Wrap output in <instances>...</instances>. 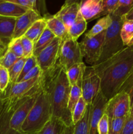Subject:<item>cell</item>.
Segmentation results:
<instances>
[{
  "label": "cell",
  "instance_id": "6da1fadb",
  "mask_svg": "<svg viewBox=\"0 0 133 134\" xmlns=\"http://www.w3.org/2000/svg\"><path fill=\"white\" fill-rule=\"evenodd\" d=\"M133 66V49L125 48L100 64L91 66L100 79V92L107 100L119 92Z\"/></svg>",
  "mask_w": 133,
  "mask_h": 134
},
{
  "label": "cell",
  "instance_id": "7a4b0ae2",
  "mask_svg": "<svg viewBox=\"0 0 133 134\" xmlns=\"http://www.w3.org/2000/svg\"><path fill=\"white\" fill-rule=\"evenodd\" d=\"M40 81L49 94L52 116L61 120L66 127L72 126V114L68 109L71 86L66 71L57 62L50 70L42 72Z\"/></svg>",
  "mask_w": 133,
  "mask_h": 134
},
{
  "label": "cell",
  "instance_id": "3957f363",
  "mask_svg": "<svg viewBox=\"0 0 133 134\" xmlns=\"http://www.w3.org/2000/svg\"><path fill=\"white\" fill-rule=\"evenodd\" d=\"M41 86L35 104L22 126L21 131L23 134L38 133L52 117L49 94L42 84Z\"/></svg>",
  "mask_w": 133,
  "mask_h": 134
},
{
  "label": "cell",
  "instance_id": "277c9868",
  "mask_svg": "<svg viewBox=\"0 0 133 134\" xmlns=\"http://www.w3.org/2000/svg\"><path fill=\"white\" fill-rule=\"evenodd\" d=\"M110 16L112 19V24L106 31L101 54L96 64L112 57L125 47L121 37V29L124 22L123 18L115 14Z\"/></svg>",
  "mask_w": 133,
  "mask_h": 134
},
{
  "label": "cell",
  "instance_id": "5b68a950",
  "mask_svg": "<svg viewBox=\"0 0 133 134\" xmlns=\"http://www.w3.org/2000/svg\"><path fill=\"white\" fill-rule=\"evenodd\" d=\"M83 59L78 41L70 37L61 41L58 63L65 71L72 65L83 62Z\"/></svg>",
  "mask_w": 133,
  "mask_h": 134
},
{
  "label": "cell",
  "instance_id": "8992f818",
  "mask_svg": "<svg viewBox=\"0 0 133 134\" xmlns=\"http://www.w3.org/2000/svg\"><path fill=\"white\" fill-rule=\"evenodd\" d=\"M131 108V100L125 92H120L108 100L104 113L109 119L129 117Z\"/></svg>",
  "mask_w": 133,
  "mask_h": 134
},
{
  "label": "cell",
  "instance_id": "52a82bcc",
  "mask_svg": "<svg viewBox=\"0 0 133 134\" xmlns=\"http://www.w3.org/2000/svg\"><path fill=\"white\" fill-rule=\"evenodd\" d=\"M105 33L106 31H103L92 37H84L80 43L83 58L91 66L96 64L100 58Z\"/></svg>",
  "mask_w": 133,
  "mask_h": 134
},
{
  "label": "cell",
  "instance_id": "ba28073f",
  "mask_svg": "<svg viewBox=\"0 0 133 134\" xmlns=\"http://www.w3.org/2000/svg\"><path fill=\"white\" fill-rule=\"evenodd\" d=\"M61 39L55 37L53 40L37 56L38 66L42 72H46L52 69L58 62L59 57Z\"/></svg>",
  "mask_w": 133,
  "mask_h": 134
},
{
  "label": "cell",
  "instance_id": "9c48e42d",
  "mask_svg": "<svg viewBox=\"0 0 133 134\" xmlns=\"http://www.w3.org/2000/svg\"><path fill=\"white\" fill-rule=\"evenodd\" d=\"M30 96H31L19 99H13L4 96L1 93L2 98L0 103V134H5L9 130L10 119L14 113Z\"/></svg>",
  "mask_w": 133,
  "mask_h": 134
},
{
  "label": "cell",
  "instance_id": "30bf717a",
  "mask_svg": "<svg viewBox=\"0 0 133 134\" xmlns=\"http://www.w3.org/2000/svg\"><path fill=\"white\" fill-rule=\"evenodd\" d=\"M100 91V79L91 66L86 67L82 85V98L87 105H91Z\"/></svg>",
  "mask_w": 133,
  "mask_h": 134
},
{
  "label": "cell",
  "instance_id": "8fae6325",
  "mask_svg": "<svg viewBox=\"0 0 133 134\" xmlns=\"http://www.w3.org/2000/svg\"><path fill=\"white\" fill-rule=\"evenodd\" d=\"M41 91V90H40ZM40 93V92H39ZM39 93L29 97L18 109L15 111L12 116L10 121V128L22 132V126L26 118L28 116L30 111L33 107L39 95Z\"/></svg>",
  "mask_w": 133,
  "mask_h": 134
},
{
  "label": "cell",
  "instance_id": "7c38bea8",
  "mask_svg": "<svg viewBox=\"0 0 133 134\" xmlns=\"http://www.w3.org/2000/svg\"><path fill=\"white\" fill-rule=\"evenodd\" d=\"M107 100L101 92H99L94 102L91 105L89 124L88 134H97V127L100 118L104 114V107Z\"/></svg>",
  "mask_w": 133,
  "mask_h": 134
},
{
  "label": "cell",
  "instance_id": "4fadbf2b",
  "mask_svg": "<svg viewBox=\"0 0 133 134\" xmlns=\"http://www.w3.org/2000/svg\"><path fill=\"white\" fill-rule=\"evenodd\" d=\"M16 19L0 16V56L6 52L8 45L13 40Z\"/></svg>",
  "mask_w": 133,
  "mask_h": 134
},
{
  "label": "cell",
  "instance_id": "5bb4252c",
  "mask_svg": "<svg viewBox=\"0 0 133 134\" xmlns=\"http://www.w3.org/2000/svg\"><path fill=\"white\" fill-rule=\"evenodd\" d=\"M79 13L80 2L68 0L65 1L60 10L54 16L65 24L68 30L74 22Z\"/></svg>",
  "mask_w": 133,
  "mask_h": 134
},
{
  "label": "cell",
  "instance_id": "9a60e30c",
  "mask_svg": "<svg viewBox=\"0 0 133 134\" xmlns=\"http://www.w3.org/2000/svg\"><path fill=\"white\" fill-rule=\"evenodd\" d=\"M41 18H43L33 10H29L24 14L17 18L13 39H20L24 36L33 24Z\"/></svg>",
  "mask_w": 133,
  "mask_h": 134
},
{
  "label": "cell",
  "instance_id": "2e32d148",
  "mask_svg": "<svg viewBox=\"0 0 133 134\" xmlns=\"http://www.w3.org/2000/svg\"><path fill=\"white\" fill-rule=\"evenodd\" d=\"M102 11V0H85L80 1V13L86 22L96 19Z\"/></svg>",
  "mask_w": 133,
  "mask_h": 134
},
{
  "label": "cell",
  "instance_id": "e0dca14e",
  "mask_svg": "<svg viewBox=\"0 0 133 134\" xmlns=\"http://www.w3.org/2000/svg\"><path fill=\"white\" fill-rule=\"evenodd\" d=\"M29 10L9 0H0V16L18 18Z\"/></svg>",
  "mask_w": 133,
  "mask_h": 134
},
{
  "label": "cell",
  "instance_id": "ac0fdd59",
  "mask_svg": "<svg viewBox=\"0 0 133 134\" xmlns=\"http://www.w3.org/2000/svg\"><path fill=\"white\" fill-rule=\"evenodd\" d=\"M46 20L47 28L50 30L56 37L59 38L62 41L70 37L65 24L54 15L50 16L48 18H46Z\"/></svg>",
  "mask_w": 133,
  "mask_h": 134
},
{
  "label": "cell",
  "instance_id": "d6986e66",
  "mask_svg": "<svg viewBox=\"0 0 133 134\" xmlns=\"http://www.w3.org/2000/svg\"><path fill=\"white\" fill-rule=\"evenodd\" d=\"M46 28L47 24L46 18H41L33 24L24 36L30 39L35 44Z\"/></svg>",
  "mask_w": 133,
  "mask_h": 134
},
{
  "label": "cell",
  "instance_id": "ffe728a7",
  "mask_svg": "<svg viewBox=\"0 0 133 134\" xmlns=\"http://www.w3.org/2000/svg\"><path fill=\"white\" fill-rule=\"evenodd\" d=\"M87 28V22L83 18L80 13L77 15L74 22L68 30V34L70 37L77 41L78 38L84 33Z\"/></svg>",
  "mask_w": 133,
  "mask_h": 134
},
{
  "label": "cell",
  "instance_id": "44dd1931",
  "mask_svg": "<svg viewBox=\"0 0 133 134\" xmlns=\"http://www.w3.org/2000/svg\"><path fill=\"white\" fill-rule=\"evenodd\" d=\"M66 126L59 119L52 116L46 125L36 134H63Z\"/></svg>",
  "mask_w": 133,
  "mask_h": 134
},
{
  "label": "cell",
  "instance_id": "7402d4cb",
  "mask_svg": "<svg viewBox=\"0 0 133 134\" xmlns=\"http://www.w3.org/2000/svg\"><path fill=\"white\" fill-rule=\"evenodd\" d=\"M112 22V19L110 15L103 16L99 21H97V22L91 27V30L86 33L85 37H92L103 31H106L107 29L111 26Z\"/></svg>",
  "mask_w": 133,
  "mask_h": 134
},
{
  "label": "cell",
  "instance_id": "603a6c76",
  "mask_svg": "<svg viewBox=\"0 0 133 134\" xmlns=\"http://www.w3.org/2000/svg\"><path fill=\"white\" fill-rule=\"evenodd\" d=\"M55 37L56 36L53 35V33L50 30H48V28L46 29L41 36L38 39L37 41L34 44L33 56L35 57L38 56L39 53L43 49H44L53 40Z\"/></svg>",
  "mask_w": 133,
  "mask_h": 134
},
{
  "label": "cell",
  "instance_id": "cb8c5ba5",
  "mask_svg": "<svg viewBox=\"0 0 133 134\" xmlns=\"http://www.w3.org/2000/svg\"><path fill=\"white\" fill-rule=\"evenodd\" d=\"M86 69V65L84 63L82 62L72 65L66 71V74L70 86L76 85L78 80L83 77Z\"/></svg>",
  "mask_w": 133,
  "mask_h": 134
},
{
  "label": "cell",
  "instance_id": "d4e9b609",
  "mask_svg": "<svg viewBox=\"0 0 133 134\" xmlns=\"http://www.w3.org/2000/svg\"><path fill=\"white\" fill-rule=\"evenodd\" d=\"M91 105H87L86 113L77 124L74 125L73 134H88Z\"/></svg>",
  "mask_w": 133,
  "mask_h": 134
},
{
  "label": "cell",
  "instance_id": "484cf974",
  "mask_svg": "<svg viewBox=\"0 0 133 134\" xmlns=\"http://www.w3.org/2000/svg\"><path fill=\"white\" fill-rule=\"evenodd\" d=\"M121 37L125 47H129L133 41V20H124L121 29Z\"/></svg>",
  "mask_w": 133,
  "mask_h": 134
},
{
  "label": "cell",
  "instance_id": "4316f807",
  "mask_svg": "<svg viewBox=\"0 0 133 134\" xmlns=\"http://www.w3.org/2000/svg\"><path fill=\"white\" fill-rule=\"evenodd\" d=\"M25 58H21L18 59V61L13 65H12L9 69H8V72L9 75V79H10V85H14L17 82L18 77L22 72L23 65L26 61Z\"/></svg>",
  "mask_w": 133,
  "mask_h": 134
},
{
  "label": "cell",
  "instance_id": "83f0119b",
  "mask_svg": "<svg viewBox=\"0 0 133 134\" xmlns=\"http://www.w3.org/2000/svg\"><path fill=\"white\" fill-rule=\"evenodd\" d=\"M87 106V103L82 96L75 105L72 113V120L73 125H75L82 119L86 113Z\"/></svg>",
  "mask_w": 133,
  "mask_h": 134
},
{
  "label": "cell",
  "instance_id": "f1b7e54d",
  "mask_svg": "<svg viewBox=\"0 0 133 134\" xmlns=\"http://www.w3.org/2000/svg\"><path fill=\"white\" fill-rule=\"evenodd\" d=\"M82 96V87L78 86L77 85L71 86L70 95H69V103H68V109L71 114L74 107Z\"/></svg>",
  "mask_w": 133,
  "mask_h": 134
},
{
  "label": "cell",
  "instance_id": "f546056e",
  "mask_svg": "<svg viewBox=\"0 0 133 134\" xmlns=\"http://www.w3.org/2000/svg\"><path fill=\"white\" fill-rule=\"evenodd\" d=\"M18 58L11 51L7 50L6 52L0 56V65L6 69H9L18 60Z\"/></svg>",
  "mask_w": 133,
  "mask_h": 134
},
{
  "label": "cell",
  "instance_id": "4dcf8cb0",
  "mask_svg": "<svg viewBox=\"0 0 133 134\" xmlns=\"http://www.w3.org/2000/svg\"><path fill=\"white\" fill-rule=\"evenodd\" d=\"M127 117L110 119L109 134H121Z\"/></svg>",
  "mask_w": 133,
  "mask_h": 134
},
{
  "label": "cell",
  "instance_id": "1f68e13d",
  "mask_svg": "<svg viewBox=\"0 0 133 134\" xmlns=\"http://www.w3.org/2000/svg\"><path fill=\"white\" fill-rule=\"evenodd\" d=\"M133 7V0H119V5L112 14L123 17Z\"/></svg>",
  "mask_w": 133,
  "mask_h": 134
},
{
  "label": "cell",
  "instance_id": "d6a6232c",
  "mask_svg": "<svg viewBox=\"0 0 133 134\" xmlns=\"http://www.w3.org/2000/svg\"><path fill=\"white\" fill-rule=\"evenodd\" d=\"M119 5V0H102V11L100 16L111 15L113 14Z\"/></svg>",
  "mask_w": 133,
  "mask_h": 134
},
{
  "label": "cell",
  "instance_id": "836d02e7",
  "mask_svg": "<svg viewBox=\"0 0 133 134\" xmlns=\"http://www.w3.org/2000/svg\"><path fill=\"white\" fill-rule=\"evenodd\" d=\"M125 92L129 95L131 100V103L133 102V66L129 73V75L126 77V80L121 87L120 88L119 92ZM118 92V93H119Z\"/></svg>",
  "mask_w": 133,
  "mask_h": 134
},
{
  "label": "cell",
  "instance_id": "e575fe53",
  "mask_svg": "<svg viewBox=\"0 0 133 134\" xmlns=\"http://www.w3.org/2000/svg\"><path fill=\"white\" fill-rule=\"evenodd\" d=\"M37 65H38L37 62L36 58H35L33 55L31 56V57L26 59V62H25L24 65H23V69H22V72H21L20 75L16 82H20L22 80V79L26 75V74H27L31 69H33V68H35V66H37Z\"/></svg>",
  "mask_w": 133,
  "mask_h": 134
},
{
  "label": "cell",
  "instance_id": "d590c367",
  "mask_svg": "<svg viewBox=\"0 0 133 134\" xmlns=\"http://www.w3.org/2000/svg\"><path fill=\"white\" fill-rule=\"evenodd\" d=\"M7 50L11 51L18 58L23 57V51L20 39H13L8 45Z\"/></svg>",
  "mask_w": 133,
  "mask_h": 134
},
{
  "label": "cell",
  "instance_id": "8d00e7d4",
  "mask_svg": "<svg viewBox=\"0 0 133 134\" xmlns=\"http://www.w3.org/2000/svg\"><path fill=\"white\" fill-rule=\"evenodd\" d=\"M23 51V58H28L33 55L34 43L25 36L20 38Z\"/></svg>",
  "mask_w": 133,
  "mask_h": 134
},
{
  "label": "cell",
  "instance_id": "74e56055",
  "mask_svg": "<svg viewBox=\"0 0 133 134\" xmlns=\"http://www.w3.org/2000/svg\"><path fill=\"white\" fill-rule=\"evenodd\" d=\"M109 130L110 119L108 116L104 113L98 124V134H109Z\"/></svg>",
  "mask_w": 133,
  "mask_h": 134
},
{
  "label": "cell",
  "instance_id": "f35d334b",
  "mask_svg": "<svg viewBox=\"0 0 133 134\" xmlns=\"http://www.w3.org/2000/svg\"><path fill=\"white\" fill-rule=\"evenodd\" d=\"M10 83L8 69L0 65V89L1 92L7 88Z\"/></svg>",
  "mask_w": 133,
  "mask_h": 134
},
{
  "label": "cell",
  "instance_id": "ab89813d",
  "mask_svg": "<svg viewBox=\"0 0 133 134\" xmlns=\"http://www.w3.org/2000/svg\"><path fill=\"white\" fill-rule=\"evenodd\" d=\"M121 134H133V116L127 117Z\"/></svg>",
  "mask_w": 133,
  "mask_h": 134
},
{
  "label": "cell",
  "instance_id": "60d3db41",
  "mask_svg": "<svg viewBox=\"0 0 133 134\" xmlns=\"http://www.w3.org/2000/svg\"><path fill=\"white\" fill-rule=\"evenodd\" d=\"M41 69H40V68H39L38 65H37V66H35L33 69H31L27 74H26V75L22 79V80L21 81H29V80H31L32 79L35 78V77H39V76L41 75Z\"/></svg>",
  "mask_w": 133,
  "mask_h": 134
},
{
  "label": "cell",
  "instance_id": "b9f144b4",
  "mask_svg": "<svg viewBox=\"0 0 133 134\" xmlns=\"http://www.w3.org/2000/svg\"><path fill=\"white\" fill-rule=\"evenodd\" d=\"M123 18L124 20H133V7L126 15L123 17Z\"/></svg>",
  "mask_w": 133,
  "mask_h": 134
},
{
  "label": "cell",
  "instance_id": "7bdbcfd3",
  "mask_svg": "<svg viewBox=\"0 0 133 134\" xmlns=\"http://www.w3.org/2000/svg\"><path fill=\"white\" fill-rule=\"evenodd\" d=\"M73 131H74V125L68 127L66 126L63 134H73Z\"/></svg>",
  "mask_w": 133,
  "mask_h": 134
},
{
  "label": "cell",
  "instance_id": "ee69618b",
  "mask_svg": "<svg viewBox=\"0 0 133 134\" xmlns=\"http://www.w3.org/2000/svg\"><path fill=\"white\" fill-rule=\"evenodd\" d=\"M5 134H23L22 132H18V131L15 130L13 129V128H9V130L6 132Z\"/></svg>",
  "mask_w": 133,
  "mask_h": 134
},
{
  "label": "cell",
  "instance_id": "f6af8a7d",
  "mask_svg": "<svg viewBox=\"0 0 133 134\" xmlns=\"http://www.w3.org/2000/svg\"><path fill=\"white\" fill-rule=\"evenodd\" d=\"M129 116H133V102L131 103V108H130V115Z\"/></svg>",
  "mask_w": 133,
  "mask_h": 134
},
{
  "label": "cell",
  "instance_id": "bcb514c9",
  "mask_svg": "<svg viewBox=\"0 0 133 134\" xmlns=\"http://www.w3.org/2000/svg\"><path fill=\"white\" fill-rule=\"evenodd\" d=\"M129 47H131V48L133 49V41H132V43H130V46H129Z\"/></svg>",
  "mask_w": 133,
  "mask_h": 134
},
{
  "label": "cell",
  "instance_id": "7dc6e473",
  "mask_svg": "<svg viewBox=\"0 0 133 134\" xmlns=\"http://www.w3.org/2000/svg\"><path fill=\"white\" fill-rule=\"evenodd\" d=\"M1 98H2V97H1V94H0V103H1Z\"/></svg>",
  "mask_w": 133,
  "mask_h": 134
},
{
  "label": "cell",
  "instance_id": "c3c4849f",
  "mask_svg": "<svg viewBox=\"0 0 133 134\" xmlns=\"http://www.w3.org/2000/svg\"><path fill=\"white\" fill-rule=\"evenodd\" d=\"M1 89H0V94H1Z\"/></svg>",
  "mask_w": 133,
  "mask_h": 134
},
{
  "label": "cell",
  "instance_id": "681fc988",
  "mask_svg": "<svg viewBox=\"0 0 133 134\" xmlns=\"http://www.w3.org/2000/svg\"><path fill=\"white\" fill-rule=\"evenodd\" d=\"M0 51H1V48H0Z\"/></svg>",
  "mask_w": 133,
  "mask_h": 134
}]
</instances>
